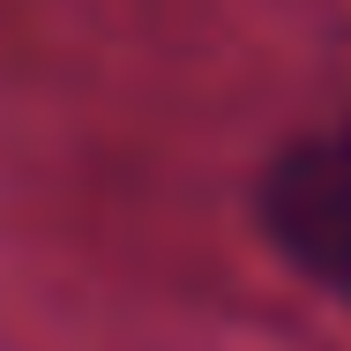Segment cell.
<instances>
[{"instance_id": "6da1fadb", "label": "cell", "mask_w": 351, "mask_h": 351, "mask_svg": "<svg viewBox=\"0 0 351 351\" xmlns=\"http://www.w3.org/2000/svg\"><path fill=\"white\" fill-rule=\"evenodd\" d=\"M262 224L291 269L351 291V135L291 142L262 180Z\"/></svg>"}]
</instances>
